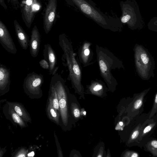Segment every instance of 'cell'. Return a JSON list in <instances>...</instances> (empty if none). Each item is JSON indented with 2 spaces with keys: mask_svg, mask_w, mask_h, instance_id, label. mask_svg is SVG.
<instances>
[{
  "mask_svg": "<svg viewBox=\"0 0 157 157\" xmlns=\"http://www.w3.org/2000/svg\"><path fill=\"white\" fill-rule=\"evenodd\" d=\"M153 117L157 122V91L155 96L153 105L150 112L149 119Z\"/></svg>",
  "mask_w": 157,
  "mask_h": 157,
  "instance_id": "25",
  "label": "cell"
},
{
  "mask_svg": "<svg viewBox=\"0 0 157 157\" xmlns=\"http://www.w3.org/2000/svg\"><path fill=\"white\" fill-rule=\"evenodd\" d=\"M150 89L149 88L140 93L134 94L132 101L128 108V110L130 115L134 116L143 111L145 97Z\"/></svg>",
  "mask_w": 157,
  "mask_h": 157,
  "instance_id": "9",
  "label": "cell"
},
{
  "mask_svg": "<svg viewBox=\"0 0 157 157\" xmlns=\"http://www.w3.org/2000/svg\"><path fill=\"white\" fill-rule=\"evenodd\" d=\"M40 66L43 69L49 70V64L44 59H41L39 62Z\"/></svg>",
  "mask_w": 157,
  "mask_h": 157,
  "instance_id": "27",
  "label": "cell"
},
{
  "mask_svg": "<svg viewBox=\"0 0 157 157\" xmlns=\"http://www.w3.org/2000/svg\"><path fill=\"white\" fill-rule=\"evenodd\" d=\"M44 81V77L42 74L34 72L29 73L23 82L24 92L31 99L41 98L43 95L41 87Z\"/></svg>",
  "mask_w": 157,
  "mask_h": 157,
  "instance_id": "6",
  "label": "cell"
},
{
  "mask_svg": "<svg viewBox=\"0 0 157 157\" xmlns=\"http://www.w3.org/2000/svg\"><path fill=\"white\" fill-rule=\"evenodd\" d=\"M43 52L44 59L49 64V74L53 75L56 73L59 68L56 66L57 59L55 52L50 44H47L44 45Z\"/></svg>",
  "mask_w": 157,
  "mask_h": 157,
  "instance_id": "12",
  "label": "cell"
},
{
  "mask_svg": "<svg viewBox=\"0 0 157 157\" xmlns=\"http://www.w3.org/2000/svg\"><path fill=\"white\" fill-rule=\"evenodd\" d=\"M69 101L71 116L74 124L75 121L78 119L80 117V106L76 98L71 93Z\"/></svg>",
  "mask_w": 157,
  "mask_h": 157,
  "instance_id": "19",
  "label": "cell"
},
{
  "mask_svg": "<svg viewBox=\"0 0 157 157\" xmlns=\"http://www.w3.org/2000/svg\"><path fill=\"white\" fill-rule=\"evenodd\" d=\"M123 156L128 157H139V155L138 152L133 151H126L124 154Z\"/></svg>",
  "mask_w": 157,
  "mask_h": 157,
  "instance_id": "26",
  "label": "cell"
},
{
  "mask_svg": "<svg viewBox=\"0 0 157 157\" xmlns=\"http://www.w3.org/2000/svg\"><path fill=\"white\" fill-rule=\"evenodd\" d=\"M40 36L36 26L34 27L31 32L29 46L30 54L35 58L38 55L40 44Z\"/></svg>",
  "mask_w": 157,
  "mask_h": 157,
  "instance_id": "15",
  "label": "cell"
},
{
  "mask_svg": "<svg viewBox=\"0 0 157 157\" xmlns=\"http://www.w3.org/2000/svg\"><path fill=\"white\" fill-rule=\"evenodd\" d=\"M135 67L138 75L142 79L148 80L154 77V59L143 46L136 44L133 49Z\"/></svg>",
  "mask_w": 157,
  "mask_h": 157,
  "instance_id": "5",
  "label": "cell"
},
{
  "mask_svg": "<svg viewBox=\"0 0 157 157\" xmlns=\"http://www.w3.org/2000/svg\"><path fill=\"white\" fill-rule=\"evenodd\" d=\"M10 70L6 66L0 64V95L8 92L11 82Z\"/></svg>",
  "mask_w": 157,
  "mask_h": 157,
  "instance_id": "13",
  "label": "cell"
},
{
  "mask_svg": "<svg viewBox=\"0 0 157 157\" xmlns=\"http://www.w3.org/2000/svg\"><path fill=\"white\" fill-rule=\"evenodd\" d=\"M81 12L103 29L113 32L120 31L121 22L117 17L107 15L101 12L90 0H70Z\"/></svg>",
  "mask_w": 157,
  "mask_h": 157,
  "instance_id": "2",
  "label": "cell"
},
{
  "mask_svg": "<svg viewBox=\"0 0 157 157\" xmlns=\"http://www.w3.org/2000/svg\"><path fill=\"white\" fill-rule=\"evenodd\" d=\"M8 102L24 121L26 123H32V119L29 114L22 104L17 102Z\"/></svg>",
  "mask_w": 157,
  "mask_h": 157,
  "instance_id": "20",
  "label": "cell"
},
{
  "mask_svg": "<svg viewBox=\"0 0 157 157\" xmlns=\"http://www.w3.org/2000/svg\"><path fill=\"white\" fill-rule=\"evenodd\" d=\"M14 23L18 42L21 48L24 50H26L29 45L30 40L29 36L16 20L14 21Z\"/></svg>",
  "mask_w": 157,
  "mask_h": 157,
  "instance_id": "17",
  "label": "cell"
},
{
  "mask_svg": "<svg viewBox=\"0 0 157 157\" xmlns=\"http://www.w3.org/2000/svg\"><path fill=\"white\" fill-rule=\"evenodd\" d=\"M50 83L54 86L58 98L60 126L63 130H70L74 124L71 116L69 101L70 94L65 80L57 73L52 75Z\"/></svg>",
  "mask_w": 157,
  "mask_h": 157,
  "instance_id": "4",
  "label": "cell"
},
{
  "mask_svg": "<svg viewBox=\"0 0 157 157\" xmlns=\"http://www.w3.org/2000/svg\"><path fill=\"white\" fill-rule=\"evenodd\" d=\"M144 150L150 152L153 156L157 157V140L150 138L144 145Z\"/></svg>",
  "mask_w": 157,
  "mask_h": 157,
  "instance_id": "23",
  "label": "cell"
},
{
  "mask_svg": "<svg viewBox=\"0 0 157 157\" xmlns=\"http://www.w3.org/2000/svg\"><path fill=\"white\" fill-rule=\"evenodd\" d=\"M26 5L25 6L23 13L26 24L30 28L34 14L36 10L35 9L37 4V0H26Z\"/></svg>",
  "mask_w": 157,
  "mask_h": 157,
  "instance_id": "16",
  "label": "cell"
},
{
  "mask_svg": "<svg viewBox=\"0 0 157 157\" xmlns=\"http://www.w3.org/2000/svg\"><path fill=\"white\" fill-rule=\"evenodd\" d=\"M48 100V101L53 107L59 112V101L56 90L51 83L49 91Z\"/></svg>",
  "mask_w": 157,
  "mask_h": 157,
  "instance_id": "22",
  "label": "cell"
},
{
  "mask_svg": "<svg viewBox=\"0 0 157 157\" xmlns=\"http://www.w3.org/2000/svg\"><path fill=\"white\" fill-rule=\"evenodd\" d=\"M87 88L88 92L99 96L104 94L107 90L104 83L101 80L98 79L92 80Z\"/></svg>",
  "mask_w": 157,
  "mask_h": 157,
  "instance_id": "18",
  "label": "cell"
},
{
  "mask_svg": "<svg viewBox=\"0 0 157 157\" xmlns=\"http://www.w3.org/2000/svg\"><path fill=\"white\" fill-rule=\"evenodd\" d=\"M157 126V122L152 117L149 119L142 124L137 145L141 147L150 139V137Z\"/></svg>",
  "mask_w": 157,
  "mask_h": 157,
  "instance_id": "7",
  "label": "cell"
},
{
  "mask_svg": "<svg viewBox=\"0 0 157 157\" xmlns=\"http://www.w3.org/2000/svg\"><path fill=\"white\" fill-rule=\"evenodd\" d=\"M46 111L48 118L57 125L60 126V113L53 107L49 101L46 105Z\"/></svg>",
  "mask_w": 157,
  "mask_h": 157,
  "instance_id": "21",
  "label": "cell"
},
{
  "mask_svg": "<svg viewBox=\"0 0 157 157\" xmlns=\"http://www.w3.org/2000/svg\"><path fill=\"white\" fill-rule=\"evenodd\" d=\"M27 151L25 149L22 148L19 150L16 153L15 157H24L27 156L26 154Z\"/></svg>",
  "mask_w": 157,
  "mask_h": 157,
  "instance_id": "28",
  "label": "cell"
},
{
  "mask_svg": "<svg viewBox=\"0 0 157 157\" xmlns=\"http://www.w3.org/2000/svg\"><path fill=\"white\" fill-rule=\"evenodd\" d=\"M59 43L63 51L62 57L63 65L67 67L69 77L75 92L83 95L84 89L82 83V71L80 62L75 57L72 44L66 36L62 34L59 36Z\"/></svg>",
  "mask_w": 157,
  "mask_h": 157,
  "instance_id": "1",
  "label": "cell"
},
{
  "mask_svg": "<svg viewBox=\"0 0 157 157\" xmlns=\"http://www.w3.org/2000/svg\"><path fill=\"white\" fill-rule=\"evenodd\" d=\"M57 6L56 0H50L45 14L44 23L45 33L48 34L51 30L55 17Z\"/></svg>",
  "mask_w": 157,
  "mask_h": 157,
  "instance_id": "11",
  "label": "cell"
},
{
  "mask_svg": "<svg viewBox=\"0 0 157 157\" xmlns=\"http://www.w3.org/2000/svg\"><path fill=\"white\" fill-rule=\"evenodd\" d=\"M91 45L90 42L86 41L78 49L79 61L84 67L94 63V53L90 47Z\"/></svg>",
  "mask_w": 157,
  "mask_h": 157,
  "instance_id": "10",
  "label": "cell"
},
{
  "mask_svg": "<svg viewBox=\"0 0 157 157\" xmlns=\"http://www.w3.org/2000/svg\"><path fill=\"white\" fill-rule=\"evenodd\" d=\"M0 43L9 53L13 54L17 53V50L10 33L1 21H0Z\"/></svg>",
  "mask_w": 157,
  "mask_h": 157,
  "instance_id": "8",
  "label": "cell"
},
{
  "mask_svg": "<svg viewBox=\"0 0 157 157\" xmlns=\"http://www.w3.org/2000/svg\"><path fill=\"white\" fill-rule=\"evenodd\" d=\"M97 59L101 75L111 91H114L117 85L112 74V70L124 67L122 62L108 49L96 45Z\"/></svg>",
  "mask_w": 157,
  "mask_h": 157,
  "instance_id": "3",
  "label": "cell"
},
{
  "mask_svg": "<svg viewBox=\"0 0 157 157\" xmlns=\"http://www.w3.org/2000/svg\"><path fill=\"white\" fill-rule=\"evenodd\" d=\"M3 112L6 118L14 124L18 125L21 128H26L28 126L27 123L16 113L8 101H7L4 106Z\"/></svg>",
  "mask_w": 157,
  "mask_h": 157,
  "instance_id": "14",
  "label": "cell"
},
{
  "mask_svg": "<svg viewBox=\"0 0 157 157\" xmlns=\"http://www.w3.org/2000/svg\"><path fill=\"white\" fill-rule=\"evenodd\" d=\"M142 126V124L140 123L136 126L130 135L128 142L132 143H135L136 145H138Z\"/></svg>",
  "mask_w": 157,
  "mask_h": 157,
  "instance_id": "24",
  "label": "cell"
}]
</instances>
